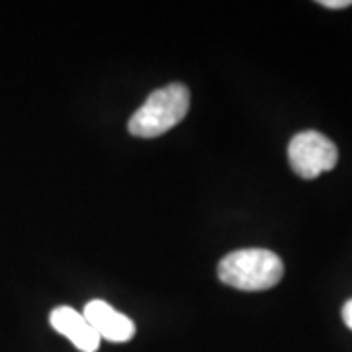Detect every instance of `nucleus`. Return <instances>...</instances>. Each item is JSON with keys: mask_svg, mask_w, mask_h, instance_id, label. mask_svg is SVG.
<instances>
[{"mask_svg": "<svg viewBox=\"0 0 352 352\" xmlns=\"http://www.w3.org/2000/svg\"><path fill=\"white\" fill-rule=\"evenodd\" d=\"M217 276L231 288L263 292L276 286L284 276V264L268 249H241L229 252L217 264Z\"/></svg>", "mask_w": 352, "mask_h": 352, "instance_id": "nucleus-1", "label": "nucleus"}, {"mask_svg": "<svg viewBox=\"0 0 352 352\" xmlns=\"http://www.w3.org/2000/svg\"><path fill=\"white\" fill-rule=\"evenodd\" d=\"M51 327L71 340L80 352H96L100 346V337L90 327L85 315L69 305H59L50 314Z\"/></svg>", "mask_w": 352, "mask_h": 352, "instance_id": "nucleus-5", "label": "nucleus"}, {"mask_svg": "<svg viewBox=\"0 0 352 352\" xmlns=\"http://www.w3.org/2000/svg\"><path fill=\"white\" fill-rule=\"evenodd\" d=\"M288 159L296 175L311 180L337 166L339 149L319 131H302L289 141Z\"/></svg>", "mask_w": 352, "mask_h": 352, "instance_id": "nucleus-3", "label": "nucleus"}, {"mask_svg": "<svg viewBox=\"0 0 352 352\" xmlns=\"http://www.w3.org/2000/svg\"><path fill=\"white\" fill-rule=\"evenodd\" d=\"M319 4L325 6V8L340 10V8H349V6H352V0H321Z\"/></svg>", "mask_w": 352, "mask_h": 352, "instance_id": "nucleus-6", "label": "nucleus"}, {"mask_svg": "<svg viewBox=\"0 0 352 352\" xmlns=\"http://www.w3.org/2000/svg\"><path fill=\"white\" fill-rule=\"evenodd\" d=\"M188 110V88L180 82H173L149 94L143 106L129 118L127 129L135 138H161L168 129L178 126L186 118Z\"/></svg>", "mask_w": 352, "mask_h": 352, "instance_id": "nucleus-2", "label": "nucleus"}, {"mask_svg": "<svg viewBox=\"0 0 352 352\" xmlns=\"http://www.w3.org/2000/svg\"><path fill=\"white\" fill-rule=\"evenodd\" d=\"M342 321L352 331V300H349V302L344 303V307H342Z\"/></svg>", "mask_w": 352, "mask_h": 352, "instance_id": "nucleus-7", "label": "nucleus"}, {"mask_svg": "<svg viewBox=\"0 0 352 352\" xmlns=\"http://www.w3.org/2000/svg\"><path fill=\"white\" fill-rule=\"evenodd\" d=\"M82 315L100 339L110 342H127L135 335V323L104 300L88 302L82 309Z\"/></svg>", "mask_w": 352, "mask_h": 352, "instance_id": "nucleus-4", "label": "nucleus"}]
</instances>
